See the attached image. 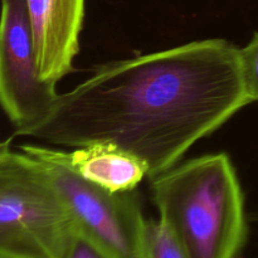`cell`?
<instances>
[{"label": "cell", "instance_id": "1", "mask_svg": "<svg viewBox=\"0 0 258 258\" xmlns=\"http://www.w3.org/2000/svg\"><path fill=\"white\" fill-rule=\"evenodd\" d=\"M248 103L238 48L197 40L102 66L58 95L28 136L73 149L112 143L141 159L153 179Z\"/></svg>", "mask_w": 258, "mask_h": 258}, {"label": "cell", "instance_id": "2", "mask_svg": "<svg viewBox=\"0 0 258 258\" xmlns=\"http://www.w3.org/2000/svg\"><path fill=\"white\" fill-rule=\"evenodd\" d=\"M150 180L159 219L188 258H238L248 226L243 190L227 154L191 159Z\"/></svg>", "mask_w": 258, "mask_h": 258}, {"label": "cell", "instance_id": "3", "mask_svg": "<svg viewBox=\"0 0 258 258\" xmlns=\"http://www.w3.org/2000/svg\"><path fill=\"white\" fill-rule=\"evenodd\" d=\"M72 218L38 159L22 148L0 156V258H66Z\"/></svg>", "mask_w": 258, "mask_h": 258}, {"label": "cell", "instance_id": "4", "mask_svg": "<svg viewBox=\"0 0 258 258\" xmlns=\"http://www.w3.org/2000/svg\"><path fill=\"white\" fill-rule=\"evenodd\" d=\"M20 148L43 164L77 233L111 258H145L148 221L138 191L111 193L86 180L73 170L67 151L34 144Z\"/></svg>", "mask_w": 258, "mask_h": 258}, {"label": "cell", "instance_id": "5", "mask_svg": "<svg viewBox=\"0 0 258 258\" xmlns=\"http://www.w3.org/2000/svg\"><path fill=\"white\" fill-rule=\"evenodd\" d=\"M59 93L39 75L25 0H2L0 10V107L28 136L52 110Z\"/></svg>", "mask_w": 258, "mask_h": 258}, {"label": "cell", "instance_id": "6", "mask_svg": "<svg viewBox=\"0 0 258 258\" xmlns=\"http://www.w3.org/2000/svg\"><path fill=\"white\" fill-rule=\"evenodd\" d=\"M86 0H25L40 77L57 85L80 50Z\"/></svg>", "mask_w": 258, "mask_h": 258}, {"label": "cell", "instance_id": "7", "mask_svg": "<svg viewBox=\"0 0 258 258\" xmlns=\"http://www.w3.org/2000/svg\"><path fill=\"white\" fill-rule=\"evenodd\" d=\"M70 161L78 175L111 193L136 190L148 176V166L141 159L112 143L76 148L70 153Z\"/></svg>", "mask_w": 258, "mask_h": 258}, {"label": "cell", "instance_id": "8", "mask_svg": "<svg viewBox=\"0 0 258 258\" xmlns=\"http://www.w3.org/2000/svg\"><path fill=\"white\" fill-rule=\"evenodd\" d=\"M145 258H188L173 232L161 219L148 221Z\"/></svg>", "mask_w": 258, "mask_h": 258}, {"label": "cell", "instance_id": "9", "mask_svg": "<svg viewBox=\"0 0 258 258\" xmlns=\"http://www.w3.org/2000/svg\"><path fill=\"white\" fill-rule=\"evenodd\" d=\"M238 59L246 96L249 102L258 101V32L243 48H238Z\"/></svg>", "mask_w": 258, "mask_h": 258}, {"label": "cell", "instance_id": "10", "mask_svg": "<svg viewBox=\"0 0 258 258\" xmlns=\"http://www.w3.org/2000/svg\"><path fill=\"white\" fill-rule=\"evenodd\" d=\"M66 258H111L108 254H106L102 249L98 248L97 246L81 236L80 233L76 232L75 238H73L72 244L70 247L67 257Z\"/></svg>", "mask_w": 258, "mask_h": 258}, {"label": "cell", "instance_id": "11", "mask_svg": "<svg viewBox=\"0 0 258 258\" xmlns=\"http://www.w3.org/2000/svg\"><path fill=\"white\" fill-rule=\"evenodd\" d=\"M12 140H4V141H0V156L3 155V154H5L7 151H9L10 149H12Z\"/></svg>", "mask_w": 258, "mask_h": 258}]
</instances>
